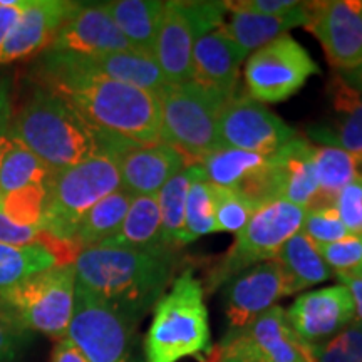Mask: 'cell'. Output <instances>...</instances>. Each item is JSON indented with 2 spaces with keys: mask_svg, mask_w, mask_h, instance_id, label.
<instances>
[{
  "mask_svg": "<svg viewBox=\"0 0 362 362\" xmlns=\"http://www.w3.org/2000/svg\"><path fill=\"white\" fill-rule=\"evenodd\" d=\"M211 200H214L215 232L240 233L250 221L257 206L248 202L243 194L232 188L216 187L210 183Z\"/></svg>",
  "mask_w": 362,
  "mask_h": 362,
  "instance_id": "35",
  "label": "cell"
},
{
  "mask_svg": "<svg viewBox=\"0 0 362 362\" xmlns=\"http://www.w3.org/2000/svg\"><path fill=\"white\" fill-rule=\"evenodd\" d=\"M293 332L307 346H320L354 320V302L342 284L298 296L285 310Z\"/></svg>",
  "mask_w": 362,
  "mask_h": 362,
  "instance_id": "16",
  "label": "cell"
},
{
  "mask_svg": "<svg viewBox=\"0 0 362 362\" xmlns=\"http://www.w3.org/2000/svg\"><path fill=\"white\" fill-rule=\"evenodd\" d=\"M193 165L178 149L166 143L126 149L117 155L121 188L133 194H158L168 181Z\"/></svg>",
  "mask_w": 362,
  "mask_h": 362,
  "instance_id": "19",
  "label": "cell"
},
{
  "mask_svg": "<svg viewBox=\"0 0 362 362\" xmlns=\"http://www.w3.org/2000/svg\"><path fill=\"white\" fill-rule=\"evenodd\" d=\"M51 362H88V359H86L83 352L72 344L71 339L64 337L61 339V341H57L56 347H54Z\"/></svg>",
  "mask_w": 362,
  "mask_h": 362,
  "instance_id": "46",
  "label": "cell"
},
{
  "mask_svg": "<svg viewBox=\"0 0 362 362\" xmlns=\"http://www.w3.org/2000/svg\"><path fill=\"white\" fill-rule=\"evenodd\" d=\"M27 6V0H19L16 6L6 7L0 6V45L6 42L8 34L12 33L13 25L19 21L22 11H24Z\"/></svg>",
  "mask_w": 362,
  "mask_h": 362,
  "instance_id": "44",
  "label": "cell"
},
{
  "mask_svg": "<svg viewBox=\"0 0 362 362\" xmlns=\"http://www.w3.org/2000/svg\"><path fill=\"white\" fill-rule=\"evenodd\" d=\"M178 250L90 247L74 260L76 284L129 322L139 325L165 296L178 267Z\"/></svg>",
  "mask_w": 362,
  "mask_h": 362,
  "instance_id": "2",
  "label": "cell"
},
{
  "mask_svg": "<svg viewBox=\"0 0 362 362\" xmlns=\"http://www.w3.org/2000/svg\"><path fill=\"white\" fill-rule=\"evenodd\" d=\"M309 2H300L292 11L282 16H264V13L233 11L228 22H223L220 30L226 37L237 42L243 51L250 52L260 49L280 35L296 27H305L309 22Z\"/></svg>",
  "mask_w": 362,
  "mask_h": 362,
  "instance_id": "23",
  "label": "cell"
},
{
  "mask_svg": "<svg viewBox=\"0 0 362 362\" xmlns=\"http://www.w3.org/2000/svg\"><path fill=\"white\" fill-rule=\"evenodd\" d=\"M161 115V141L178 149L189 163L221 148L220 115L230 98L188 81L165 84L156 93Z\"/></svg>",
  "mask_w": 362,
  "mask_h": 362,
  "instance_id": "6",
  "label": "cell"
},
{
  "mask_svg": "<svg viewBox=\"0 0 362 362\" xmlns=\"http://www.w3.org/2000/svg\"><path fill=\"white\" fill-rule=\"evenodd\" d=\"M270 158L272 155L265 156L237 148H218L203 158L200 165L208 183L237 189L248 178L264 170L270 163Z\"/></svg>",
  "mask_w": 362,
  "mask_h": 362,
  "instance_id": "31",
  "label": "cell"
},
{
  "mask_svg": "<svg viewBox=\"0 0 362 362\" xmlns=\"http://www.w3.org/2000/svg\"><path fill=\"white\" fill-rule=\"evenodd\" d=\"M307 210L285 200L264 203L253 211L233 245L206 275L205 288L215 292L240 272L262 262L275 260L285 243L298 233L304 225Z\"/></svg>",
  "mask_w": 362,
  "mask_h": 362,
  "instance_id": "8",
  "label": "cell"
},
{
  "mask_svg": "<svg viewBox=\"0 0 362 362\" xmlns=\"http://www.w3.org/2000/svg\"><path fill=\"white\" fill-rule=\"evenodd\" d=\"M215 232L214 200H211L210 183L205 171H202L189 185L185 206V225L181 233V247L194 242L203 235Z\"/></svg>",
  "mask_w": 362,
  "mask_h": 362,
  "instance_id": "34",
  "label": "cell"
},
{
  "mask_svg": "<svg viewBox=\"0 0 362 362\" xmlns=\"http://www.w3.org/2000/svg\"><path fill=\"white\" fill-rule=\"evenodd\" d=\"M45 197V185H30L4 194L0 200V211L16 223L42 228Z\"/></svg>",
  "mask_w": 362,
  "mask_h": 362,
  "instance_id": "36",
  "label": "cell"
},
{
  "mask_svg": "<svg viewBox=\"0 0 362 362\" xmlns=\"http://www.w3.org/2000/svg\"><path fill=\"white\" fill-rule=\"evenodd\" d=\"M44 232L37 226L19 225L0 211V243L6 245H33V243L42 242Z\"/></svg>",
  "mask_w": 362,
  "mask_h": 362,
  "instance_id": "42",
  "label": "cell"
},
{
  "mask_svg": "<svg viewBox=\"0 0 362 362\" xmlns=\"http://www.w3.org/2000/svg\"><path fill=\"white\" fill-rule=\"evenodd\" d=\"M334 208L351 235H362V175L337 194Z\"/></svg>",
  "mask_w": 362,
  "mask_h": 362,
  "instance_id": "40",
  "label": "cell"
},
{
  "mask_svg": "<svg viewBox=\"0 0 362 362\" xmlns=\"http://www.w3.org/2000/svg\"><path fill=\"white\" fill-rule=\"evenodd\" d=\"M225 2H165L155 59L168 84L192 81V54L198 37L223 25Z\"/></svg>",
  "mask_w": 362,
  "mask_h": 362,
  "instance_id": "10",
  "label": "cell"
},
{
  "mask_svg": "<svg viewBox=\"0 0 362 362\" xmlns=\"http://www.w3.org/2000/svg\"><path fill=\"white\" fill-rule=\"evenodd\" d=\"M347 275H354V277H361V279H362V262H361V265L357 267L356 270L349 272V274H347Z\"/></svg>",
  "mask_w": 362,
  "mask_h": 362,
  "instance_id": "50",
  "label": "cell"
},
{
  "mask_svg": "<svg viewBox=\"0 0 362 362\" xmlns=\"http://www.w3.org/2000/svg\"><path fill=\"white\" fill-rule=\"evenodd\" d=\"M310 30L322 45L329 64L339 72L362 66V0L309 2Z\"/></svg>",
  "mask_w": 362,
  "mask_h": 362,
  "instance_id": "14",
  "label": "cell"
},
{
  "mask_svg": "<svg viewBox=\"0 0 362 362\" xmlns=\"http://www.w3.org/2000/svg\"><path fill=\"white\" fill-rule=\"evenodd\" d=\"M144 337V362H180L187 357L203 361L214 351L205 288L193 270L181 272L153 309Z\"/></svg>",
  "mask_w": 362,
  "mask_h": 362,
  "instance_id": "4",
  "label": "cell"
},
{
  "mask_svg": "<svg viewBox=\"0 0 362 362\" xmlns=\"http://www.w3.org/2000/svg\"><path fill=\"white\" fill-rule=\"evenodd\" d=\"M297 0H240V2H225L226 11L233 12H252L264 13V16H282L297 7Z\"/></svg>",
  "mask_w": 362,
  "mask_h": 362,
  "instance_id": "43",
  "label": "cell"
},
{
  "mask_svg": "<svg viewBox=\"0 0 362 362\" xmlns=\"http://www.w3.org/2000/svg\"><path fill=\"white\" fill-rule=\"evenodd\" d=\"M119 188L121 176L115 153H101L71 168L54 171L45 183L47 197L42 232L56 242L72 245L76 230L86 214Z\"/></svg>",
  "mask_w": 362,
  "mask_h": 362,
  "instance_id": "5",
  "label": "cell"
},
{
  "mask_svg": "<svg viewBox=\"0 0 362 362\" xmlns=\"http://www.w3.org/2000/svg\"><path fill=\"white\" fill-rule=\"evenodd\" d=\"M12 121L11 101H8V88L7 81L0 76V134L8 133Z\"/></svg>",
  "mask_w": 362,
  "mask_h": 362,
  "instance_id": "47",
  "label": "cell"
},
{
  "mask_svg": "<svg viewBox=\"0 0 362 362\" xmlns=\"http://www.w3.org/2000/svg\"><path fill=\"white\" fill-rule=\"evenodd\" d=\"M131 202H133V194L119 188L90 208L81 220L71 242L76 250L81 252L84 248L98 247L111 238L123 223Z\"/></svg>",
  "mask_w": 362,
  "mask_h": 362,
  "instance_id": "29",
  "label": "cell"
},
{
  "mask_svg": "<svg viewBox=\"0 0 362 362\" xmlns=\"http://www.w3.org/2000/svg\"><path fill=\"white\" fill-rule=\"evenodd\" d=\"M56 265H61L57 253L44 240L22 247L0 243V297L29 275Z\"/></svg>",
  "mask_w": 362,
  "mask_h": 362,
  "instance_id": "32",
  "label": "cell"
},
{
  "mask_svg": "<svg viewBox=\"0 0 362 362\" xmlns=\"http://www.w3.org/2000/svg\"><path fill=\"white\" fill-rule=\"evenodd\" d=\"M314 161L319 178V194L314 206L310 210L320 208H332L337 194L351 183L356 176H359L362 166V156L352 155L341 148L334 146H315Z\"/></svg>",
  "mask_w": 362,
  "mask_h": 362,
  "instance_id": "28",
  "label": "cell"
},
{
  "mask_svg": "<svg viewBox=\"0 0 362 362\" xmlns=\"http://www.w3.org/2000/svg\"><path fill=\"white\" fill-rule=\"evenodd\" d=\"M300 232L317 245L339 242L351 235L334 206L307 211Z\"/></svg>",
  "mask_w": 362,
  "mask_h": 362,
  "instance_id": "38",
  "label": "cell"
},
{
  "mask_svg": "<svg viewBox=\"0 0 362 362\" xmlns=\"http://www.w3.org/2000/svg\"><path fill=\"white\" fill-rule=\"evenodd\" d=\"M121 51H133V49L117 29L104 2H79L69 19L57 30L56 37L45 52L98 56V54Z\"/></svg>",
  "mask_w": 362,
  "mask_h": 362,
  "instance_id": "17",
  "label": "cell"
},
{
  "mask_svg": "<svg viewBox=\"0 0 362 362\" xmlns=\"http://www.w3.org/2000/svg\"><path fill=\"white\" fill-rule=\"evenodd\" d=\"M138 325L76 284L74 314L67 339L88 362H144L138 354Z\"/></svg>",
  "mask_w": 362,
  "mask_h": 362,
  "instance_id": "9",
  "label": "cell"
},
{
  "mask_svg": "<svg viewBox=\"0 0 362 362\" xmlns=\"http://www.w3.org/2000/svg\"><path fill=\"white\" fill-rule=\"evenodd\" d=\"M76 302L74 264L37 272L0 297V310L25 330L64 339Z\"/></svg>",
  "mask_w": 362,
  "mask_h": 362,
  "instance_id": "7",
  "label": "cell"
},
{
  "mask_svg": "<svg viewBox=\"0 0 362 362\" xmlns=\"http://www.w3.org/2000/svg\"><path fill=\"white\" fill-rule=\"evenodd\" d=\"M332 117L324 124L307 129L310 139L322 146L341 148L362 156V94L341 72H334L327 84Z\"/></svg>",
  "mask_w": 362,
  "mask_h": 362,
  "instance_id": "20",
  "label": "cell"
},
{
  "mask_svg": "<svg viewBox=\"0 0 362 362\" xmlns=\"http://www.w3.org/2000/svg\"><path fill=\"white\" fill-rule=\"evenodd\" d=\"M51 170L25 144L11 136V144L0 165V193L8 194L30 185H45Z\"/></svg>",
  "mask_w": 362,
  "mask_h": 362,
  "instance_id": "33",
  "label": "cell"
},
{
  "mask_svg": "<svg viewBox=\"0 0 362 362\" xmlns=\"http://www.w3.org/2000/svg\"><path fill=\"white\" fill-rule=\"evenodd\" d=\"M319 72L309 52L291 34H284L257 49L247 61L248 96L262 104L287 101Z\"/></svg>",
  "mask_w": 362,
  "mask_h": 362,
  "instance_id": "12",
  "label": "cell"
},
{
  "mask_svg": "<svg viewBox=\"0 0 362 362\" xmlns=\"http://www.w3.org/2000/svg\"><path fill=\"white\" fill-rule=\"evenodd\" d=\"M117 29L136 52L155 57L158 30L165 12L161 0H112L104 2Z\"/></svg>",
  "mask_w": 362,
  "mask_h": 362,
  "instance_id": "25",
  "label": "cell"
},
{
  "mask_svg": "<svg viewBox=\"0 0 362 362\" xmlns=\"http://www.w3.org/2000/svg\"><path fill=\"white\" fill-rule=\"evenodd\" d=\"M221 148L274 155L298 134L282 117L245 94H233L220 115Z\"/></svg>",
  "mask_w": 362,
  "mask_h": 362,
  "instance_id": "13",
  "label": "cell"
},
{
  "mask_svg": "<svg viewBox=\"0 0 362 362\" xmlns=\"http://www.w3.org/2000/svg\"><path fill=\"white\" fill-rule=\"evenodd\" d=\"M8 144H11V134H8V133L0 134V165H2L4 156H6ZM0 200H2V193H0Z\"/></svg>",
  "mask_w": 362,
  "mask_h": 362,
  "instance_id": "49",
  "label": "cell"
},
{
  "mask_svg": "<svg viewBox=\"0 0 362 362\" xmlns=\"http://www.w3.org/2000/svg\"><path fill=\"white\" fill-rule=\"evenodd\" d=\"M317 248L334 274H349L362 262V235H349L339 242L317 245Z\"/></svg>",
  "mask_w": 362,
  "mask_h": 362,
  "instance_id": "39",
  "label": "cell"
},
{
  "mask_svg": "<svg viewBox=\"0 0 362 362\" xmlns=\"http://www.w3.org/2000/svg\"><path fill=\"white\" fill-rule=\"evenodd\" d=\"M203 171L200 163H193L175 175L168 183L160 189L158 206L161 215V238L163 247L168 250H180L181 233L185 225V206H187V194L192 181Z\"/></svg>",
  "mask_w": 362,
  "mask_h": 362,
  "instance_id": "30",
  "label": "cell"
},
{
  "mask_svg": "<svg viewBox=\"0 0 362 362\" xmlns=\"http://www.w3.org/2000/svg\"><path fill=\"white\" fill-rule=\"evenodd\" d=\"M61 56L78 69L119 81L149 93L156 94L163 86L168 84L156 59L141 52L121 51L98 54V56H79V54H61Z\"/></svg>",
  "mask_w": 362,
  "mask_h": 362,
  "instance_id": "22",
  "label": "cell"
},
{
  "mask_svg": "<svg viewBox=\"0 0 362 362\" xmlns=\"http://www.w3.org/2000/svg\"><path fill=\"white\" fill-rule=\"evenodd\" d=\"M247 56L248 52L220 29L202 35L194 42L192 54V81L232 98L237 89L240 66Z\"/></svg>",
  "mask_w": 362,
  "mask_h": 362,
  "instance_id": "21",
  "label": "cell"
},
{
  "mask_svg": "<svg viewBox=\"0 0 362 362\" xmlns=\"http://www.w3.org/2000/svg\"><path fill=\"white\" fill-rule=\"evenodd\" d=\"M79 2L69 0H27L19 21L0 45V66L45 52Z\"/></svg>",
  "mask_w": 362,
  "mask_h": 362,
  "instance_id": "18",
  "label": "cell"
},
{
  "mask_svg": "<svg viewBox=\"0 0 362 362\" xmlns=\"http://www.w3.org/2000/svg\"><path fill=\"white\" fill-rule=\"evenodd\" d=\"M314 362H362V322L352 320L327 342L315 346Z\"/></svg>",
  "mask_w": 362,
  "mask_h": 362,
  "instance_id": "37",
  "label": "cell"
},
{
  "mask_svg": "<svg viewBox=\"0 0 362 362\" xmlns=\"http://www.w3.org/2000/svg\"><path fill=\"white\" fill-rule=\"evenodd\" d=\"M341 74L347 79V83H351L362 94V66L357 67L354 71L341 72Z\"/></svg>",
  "mask_w": 362,
  "mask_h": 362,
  "instance_id": "48",
  "label": "cell"
},
{
  "mask_svg": "<svg viewBox=\"0 0 362 362\" xmlns=\"http://www.w3.org/2000/svg\"><path fill=\"white\" fill-rule=\"evenodd\" d=\"M336 279L347 288L354 302V320L362 322V279L347 274H336Z\"/></svg>",
  "mask_w": 362,
  "mask_h": 362,
  "instance_id": "45",
  "label": "cell"
},
{
  "mask_svg": "<svg viewBox=\"0 0 362 362\" xmlns=\"http://www.w3.org/2000/svg\"><path fill=\"white\" fill-rule=\"evenodd\" d=\"M221 297L226 332H235L287 297V282L277 262H262L230 279L221 287Z\"/></svg>",
  "mask_w": 362,
  "mask_h": 362,
  "instance_id": "15",
  "label": "cell"
},
{
  "mask_svg": "<svg viewBox=\"0 0 362 362\" xmlns=\"http://www.w3.org/2000/svg\"><path fill=\"white\" fill-rule=\"evenodd\" d=\"M98 247L128 248V250L165 248L161 238V215L156 194L133 197L119 230Z\"/></svg>",
  "mask_w": 362,
  "mask_h": 362,
  "instance_id": "26",
  "label": "cell"
},
{
  "mask_svg": "<svg viewBox=\"0 0 362 362\" xmlns=\"http://www.w3.org/2000/svg\"><path fill=\"white\" fill-rule=\"evenodd\" d=\"M33 76L69 104L115 155L161 141L160 103L155 93L71 66L61 54L44 52Z\"/></svg>",
  "mask_w": 362,
  "mask_h": 362,
  "instance_id": "1",
  "label": "cell"
},
{
  "mask_svg": "<svg viewBox=\"0 0 362 362\" xmlns=\"http://www.w3.org/2000/svg\"><path fill=\"white\" fill-rule=\"evenodd\" d=\"M8 134L25 144L51 173L110 153L64 99L39 86L12 116Z\"/></svg>",
  "mask_w": 362,
  "mask_h": 362,
  "instance_id": "3",
  "label": "cell"
},
{
  "mask_svg": "<svg viewBox=\"0 0 362 362\" xmlns=\"http://www.w3.org/2000/svg\"><path fill=\"white\" fill-rule=\"evenodd\" d=\"M202 362H314V347L293 332L284 307L274 305L247 327L226 332Z\"/></svg>",
  "mask_w": 362,
  "mask_h": 362,
  "instance_id": "11",
  "label": "cell"
},
{
  "mask_svg": "<svg viewBox=\"0 0 362 362\" xmlns=\"http://www.w3.org/2000/svg\"><path fill=\"white\" fill-rule=\"evenodd\" d=\"M275 262L280 265L285 275L287 296L305 291V288L322 284L332 277V270L324 262L319 248L302 232L293 235L280 248Z\"/></svg>",
  "mask_w": 362,
  "mask_h": 362,
  "instance_id": "27",
  "label": "cell"
},
{
  "mask_svg": "<svg viewBox=\"0 0 362 362\" xmlns=\"http://www.w3.org/2000/svg\"><path fill=\"white\" fill-rule=\"evenodd\" d=\"M277 158L282 173V200L309 211L319 194L314 144L297 134L292 141L279 149Z\"/></svg>",
  "mask_w": 362,
  "mask_h": 362,
  "instance_id": "24",
  "label": "cell"
},
{
  "mask_svg": "<svg viewBox=\"0 0 362 362\" xmlns=\"http://www.w3.org/2000/svg\"><path fill=\"white\" fill-rule=\"evenodd\" d=\"M0 315H2V310H0Z\"/></svg>",
  "mask_w": 362,
  "mask_h": 362,
  "instance_id": "51",
  "label": "cell"
},
{
  "mask_svg": "<svg viewBox=\"0 0 362 362\" xmlns=\"http://www.w3.org/2000/svg\"><path fill=\"white\" fill-rule=\"evenodd\" d=\"M30 341L29 330L0 315V362H21Z\"/></svg>",
  "mask_w": 362,
  "mask_h": 362,
  "instance_id": "41",
  "label": "cell"
}]
</instances>
